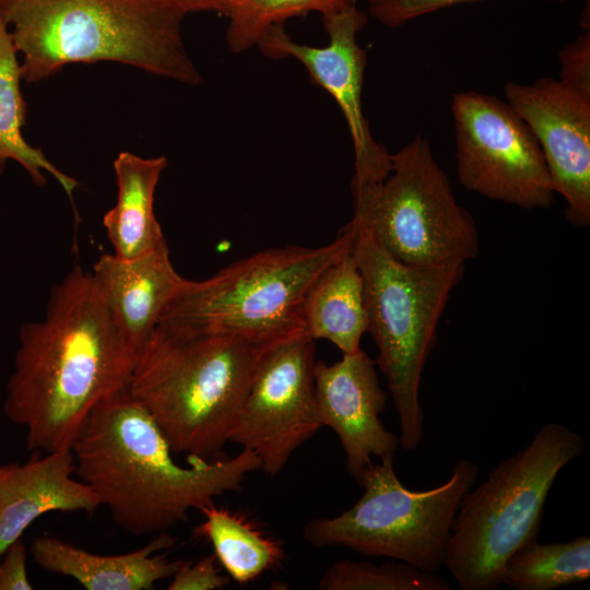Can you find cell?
<instances>
[{"mask_svg":"<svg viewBox=\"0 0 590 590\" xmlns=\"http://www.w3.org/2000/svg\"><path fill=\"white\" fill-rule=\"evenodd\" d=\"M138 356L76 266L51 287L43 318L19 331L3 414L25 429L27 451L71 449L94 408L128 388Z\"/></svg>","mask_w":590,"mask_h":590,"instance_id":"cell-1","label":"cell"},{"mask_svg":"<svg viewBox=\"0 0 590 590\" xmlns=\"http://www.w3.org/2000/svg\"><path fill=\"white\" fill-rule=\"evenodd\" d=\"M506 102L528 125L542 151L565 216L576 227L590 224V95L559 79L510 82Z\"/></svg>","mask_w":590,"mask_h":590,"instance_id":"cell-13","label":"cell"},{"mask_svg":"<svg viewBox=\"0 0 590 590\" xmlns=\"http://www.w3.org/2000/svg\"><path fill=\"white\" fill-rule=\"evenodd\" d=\"M27 461L0 464V557L40 516L50 511L93 515L96 493L75 474L71 449L36 452Z\"/></svg>","mask_w":590,"mask_h":590,"instance_id":"cell-15","label":"cell"},{"mask_svg":"<svg viewBox=\"0 0 590 590\" xmlns=\"http://www.w3.org/2000/svg\"><path fill=\"white\" fill-rule=\"evenodd\" d=\"M470 1L477 0H368V3L369 13L378 22L389 27H398L434 11Z\"/></svg>","mask_w":590,"mask_h":590,"instance_id":"cell-25","label":"cell"},{"mask_svg":"<svg viewBox=\"0 0 590 590\" xmlns=\"http://www.w3.org/2000/svg\"><path fill=\"white\" fill-rule=\"evenodd\" d=\"M302 317L306 333L332 342L343 355L361 350L368 318L364 283L352 249L324 269L305 296Z\"/></svg>","mask_w":590,"mask_h":590,"instance_id":"cell-19","label":"cell"},{"mask_svg":"<svg viewBox=\"0 0 590 590\" xmlns=\"http://www.w3.org/2000/svg\"><path fill=\"white\" fill-rule=\"evenodd\" d=\"M316 344L307 333L282 342L261 362L228 442L252 451L260 469L279 474L321 427L315 393Z\"/></svg>","mask_w":590,"mask_h":590,"instance_id":"cell-11","label":"cell"},{"mask_svg":"<svg viewBox=\"0 0 590 590\" xmlns=\"http://www.w3.org/2000/svg\"><path fill=\"white\" fill-rule=\"evenodd\" d=\"M585 448L577 432L548 422L464 494L444 559L460 590H495L503 585L506 562L538 541L555 480Z\"/></svg>","mask_w":590,"mask_h":590,"instance_id":"cell-5","label":"cell"},{"mask_svg":"<svg viewBox=\"0 0 590 590\" xmlns=\"http://www.w3.org/2000/svg\"><path fill=\"white\" fill-rule=\"evenodd\" d=\"M75 475L128 533L167 532L214 498L241 489L260 469L243 449L233 458L194 459L181 465L145 408L125 388L99 402L71 447Z\"/></svg>","mask_w":590,"mask_h":590,"instance_id":"cell-2","label":"cell"},{"mask_svg":"<svg viewBox=\"0 0 590 590\" xmlns=\"http://www.w3.org/2000/svg\"><path fill=\"white\" fill-rule=\"evenodd\" d=\"M174 543L172 535L162 532L132 552L99 555L59 538L43 535L33 541L31 553L38 566L76 580L86 590H149L157 581L172 578L182 563L155 554Z\"/></svg>","mask_w":590,"mask_h":590,"instance_id":"cell-17","label":"cell"},{"mask_svg":"<svg viewBox=\"0 0 590 590\" xmlns=\"http://www.w3.org/2000/svg\"><path fill=\"white\" fill-rule=\"evenodd\" d=\"M479 470L477 463L461 458L444 483L414 491L399 480L393 458L381 459L364 471L361 498L338 516L308 521L304 539L315 547L344 546L437 573L444 567L461 499L474 486Z\"/></svg>","mask_w":590,"mask_h":590,"instance_id":"cell-7","label":"cell"},{"mask_svg":"<svg viewBox=\"0 0 590 590\" xmlns=\"http://www.w3.org/2000/svg\"><path fill=\"white\" fill-rule=\"evenodd\" d=\"M214 554L208 555L197 563L182 560L167 589L169 590H214L227 587L231 577L221 574Z\"/></svg>","mask_w":590,"mask_h":590,"instance_id":"cell-26","label":"cell"},{"mask_svg":"<svg viewBox=\"0 0 590 590\" xmlns=\"http://www.w3.org/2000/svg\"><path fill=\"white\" fill-rule=\"evenodd\" d=\"M189 13L192 12H217L227 14L235 0H177Z\"/></svg>","mask_w":590,"mask_h":590,"instance_id":"cell-29","label":"cell"},{"mask_svg":"<svg viewBox=\"0 0 590 590\" xmlns=\"http://www.w3.org/2000/svg\"><path fill=\"white\" fill-rule=\"evenodd\" d=\"M353 238L345 225L324 246L270 248L205 280L185 279L158 322L240 332L305 330L302 309L307 291L352 249Z\"/></svg>","mask_w":590,"mask_h":590,"instance_id":"cell-9","label":"cell"},{"mask_svg":"<svg viewBox=\"0 0 590 590\" xmlns=\"http://www.w3.org/2000/svg\"><path fill=\"white\" fill-rule=\"evenodd\" d=\"M451 111L462 187L521 209L553 203L555 190L539 143L507 102L481 92H459Z\"/></svg>","mask_w":590,"mask_h":590,"instance_id":"cell-10","label":"cell"},{"mask_svg":"<svg viewBox=\"0 0 590 590\" xmlns=\"http://www.w3.org/2000/svg\"><path fill=\"white\" fill-rule=\"evenodd\" d=\"M321 590H450L436 573H426L396 559L382 564L367 560L334 562L318 582Z\"/></svg>","mask_w":590,"mask_h":590,"instance_id":"cell-24","label":"cell"},{"mask_svg":"<svg viewBox=\"0 0 590 590\" xmlns=\"http://www.w3.org/2000/svg\"><path fill=\"white\" fill-rule=\"evenodd\" d=\"M168 162L165 156L142 157L121 152L114 162L116 204L103 224L114 255L132 259L167 245L154 212V196Z\"/></svg>","mask_w":590,"mask_h":590,"instance_id":"cell-18","label":"cell"},{"mask_svg":"<svg viewBox=\"0 0 590 590\" xmlns=\"http://www.w3.org/2000/svg\"><path fill=\"white\" fill-rule=\"evenodd\" d=\"M36 83L76 62L114 61L188 85L201 82L181 35L189 12L177 0H0Z\"/></svg>","mask_w":590,"mask_h":590,"instance_id":"cell-4","label":"cell"},{"mask_svg":"<svg viewBox=\"0 0 590 590\" xmlns=\"http://www.w3.org/2000/svg\"><path fill=\"white\" fill-rule=\"evenodd\" d=\"M315 393L322 426L338 436L347 472L359 483L364 471L379 460L394 458L400 439L380 421L387 392L376 373V362L363 350L333 364L316 361Z\"/></svg>","mask_w":590,"mask_h":590,"instance_id":"cell-14","label":"cell"},{"mask_svg":"<svg viewBox=\"0 0 590 590\" xmlns=\"http://www.w3.org/2000/svg\"><path fill=\"white\" fill-rule=\"evenodd\" d=\"M27 550L21 539L12 543L0 557V590H32L26 571Z\"/></svg>","mask_w":590,"mask_h":590,"instance_id":"cell-28","label":"cell"},{"mask_svg":"<svg viewBox=\"0 0 590 590\" xmlns=\"http://www.w3.org/2000/svg\"><path fill=\"white\" fill-rule=\"evenodd\" d=\"M322 22L329 37L324 47L295 42L283 24L270 27L256 47L268 58H293L306 68L312 81L332 96L344 116L354 150L352 182L381 181L391 170L392 154L374 139L363 111L367 58L357 34L367 22L366 14L353 5L322 16Z\"/></svg>","mask_w":590,"mask_h":590,"instance_id":"cell-12","label":"cell"},{"mask_svg":"<svg viewBox=\"0 0 590 590\" xmlns=\"http://www.w3.org/2000/svg\"><path fill=\"white\" fill-rule=\"evenodd\" d=\"M356 0H235L226 16V43L233 52L256 47L263 34L285 20L318 12L322 16L344 11Z\"/></svg>","mask_w":590,"mask_h":590,"instance_id":"cell-23","label":"cell"},{"mask_svg":"<svg viewBox=\"0 0 590 590\" xmlns=\"http://www.w3.org/2000/svg\"><path fill=\"white\" fill-rule=\"evenodd\" d=\"M559 80L590 95V33H582L558 55Z\"/></svg>","mask_w":590,"mask_h":590,"instance_id":"cell-27","label":"cell"},{"mask_svg":"<svg viewBox=\"0 0 590 590\" xmlns=\"http://www.w3.org/2000/svg\"><path fill=\"white\" fill-rule=\"evenodd\" d=\"M21 68L7 22L0 12V174L8 161L20 164L38 185L52 176L69 198L76 180L59 170L38 148L23 137L25 102L21 91Z\"/></svg>","mask_w":590,"mask_h":590,"instance_id":"cell-20","label":"cell"},{"mask_svg":"<svg viewBox=\"0 0 590 590\" xmlns=\"http://www.w3.org/2000/svg\"><path fill=\"white\" fill-rule=\"evenodd\" d=\"M590 578V538L566 542H531L510 555L503 585L516 590H553Z\"/></svg>","mask_w":590,"mask_h":590,"instance_id":"cell-22","label":"cell"},{"mask_svg":"<svg viewBox=\"0 0 590 590\" xmlns=\"http://www.w3.org/2000/svg\"><path fill=\"white\" fill-rule=\"evenodd\" d=\"M200 511L204 520L194 533L211 543L217 562L236 582L253 581L284 559L282 544L245 516L214 503Z\"/></svg>","mask_w":590,"mask_h":590,"instance_id":"cell-21","label":"cell"},{"mask_svg":"<svg viewBox=\"0 0 590 590\" xmlns=\"http://www.w3.org/2000/svg\"><path fill=\"white\" fill-rule=\"evenodd\" d=\"M350 228L354 233L352 252L364 283L367 332L378 349L376 365L387 380L398 414L400 447L414 450L424 432L420 401L423 369L465 263L409 266L389 256L365 233Z\"/></svg>","mask_w":590,"mask_h":590,"instance_id":"cell-6","label":"cell"},{"mask_svg":"<svg viewBox=\"0 0 590 590\" xmlns=\"http://www.w3.org/2000/svg\"><path fill=\"white\" fill-rule=\"evenodd\" d=\"M91 274L115 322L138 353L185 281L172 263L167 245L132 259L103 253Z\"/></svg>","mask_w":590,"mask_h":590,"instance_id":"cell-16","label":"cell"},{"mask_svg":"<svg viewBox=\"0 0 590 590\" xmlns=\"http://www.w3.org/2000/svg\"><path fill=\"white\" fill-rule=\"evenodd\" d=\"M354 214L347 223L409 266L467 262L480 251L471 214L461 206L429 142L415 135L392 154L381 181L351 184Z\"/></svg>","mask_w":590,"mask_h":590,"instance_id":"cell-8","label":"cell"},{"mask_svg":"<svg viewBox=\"0 0 590 590\" xmlns=\"http://www.w3.org/2000/svg\"><path fill=\"white\" fill-rule=\"evenodd\" d=\"M303 329L240 332L158 322L140 351L129 392L187 461L222 456L255 375Z\"/></svg>","mask_w":590,"mask_h":590,"instance_id":"cell-3","label":"cell"}]
</instances>
